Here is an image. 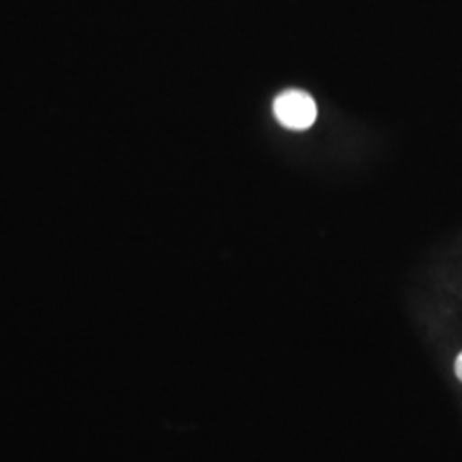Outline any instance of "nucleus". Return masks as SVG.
I'll use <instances>...</instances> for the list:
<instances>
[{
    "instance_id": "1",
    "label": "nucleus",
    "mask_w": 462,
    "mask_h": 462,
    "mask_svg": "<svg viewBox=\"0 0 462 462\" xmlns=\"http://www.w3.org/2000/svg\"><path fill=\"white\" fill-rule=\"evenodd\" d=\"M274 116L282 127L291 131H305L314 125L317 118L315 99L301 89H286L273 105Z\"/></svg>"
},
{
    "instance_id": "2",
    "label": "nucleus",
    "mask_w": 462,
    "mask_h": 462,
    "mask_svg": "<svg viewBox=\"0 0 462 462\" xmlns=\"http://www.w3.org/2000/svg\"><path fill=\"white\" fill-rule=\"evenodd\" d=\"M456 375L462 382V353L457 356V360H456Z\"/></svg>"
}]
</instances>
